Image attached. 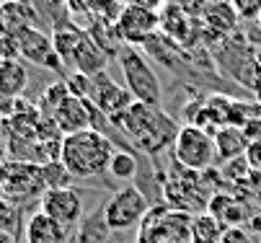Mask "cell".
<instances>
[{"label":"cell","instance_id":"cell-1","mask_svg":"<svg viewBox=\"0 0 261 243\" xmlns=\"http://www.w3.org/2000/svg\"><path fill=\"white\" fill-rule=\"evenodd\" d=\"M114 124L124 129L127 137H132L135 145L147 155H161L166 148H173V140L181 129L161 106L140 101H135Z\"/></svg>","mask_w":261,"mask_h":243},{"label":"cell","instance_id":"cell-2","mask_svg":"<svg viewBox=\"0 0 261 243\" xmlns=\"http://www.w3.org/2000/svg\"><path fill=\"white\" fill-rule=\"evenodd\" d=\"M114 143L98 129H83L62 137L60 160L72 179H96L109 173V160L114 155Z\"/></svg>","mask_w":261,"mask_h":243},{"label":"cell","instance_id":"cell-3","mask_svg":"<svg viewBox=\"0 0 261 243\" xmlns=\"http://www.w3.org/2000/svg\"><path fill=\"white\" fill-rule=\"evenodd\" d=\"M119 67H122V75L127 83V91L132 93L135 101L140 103H153V106H161V80L153 70L150 60H147L142 47H132L124 44L119 49Z\"/></svg>","mask_w":261,"mask_h":243},{"label":"cell","instance_id":"cell-4","mask_svg":"<svg viewBox=\"0 0 261 243\" xmlns=\"http://www.w3.org/2000/svg\"><path fill=\"white\" fill-rule=\"evenodd\" d=\"M171 155L181 168L194 171V173H204L217 160L215 134H210L199 124H184L176 134V140H173Z\"/></svg>","mask_w":261,"mask_h":243},{"label":"cell","instance_id":"cell-5","mask_svg":"<svg viewBox=\"0 0 261 243\" xmlns=\"http://www.w3.org/2000/svg\"><path fill=\"white\" fill-rule=\"evenodd\" d=\"M101 212H103V223L111 233H124L129 228H137L145 220V215L150 212V202H147V197L135 184H127V186L117 189L114 194H109Z\"/></svg>","mask_w":261,"mask_h":243},{"label":"cell","instance_id":"cell-6","mask_svg":"<svg viewBox=\"0 0 261 243\" xmlns=\"http://www.w3.org/2000/svg\"><path fill=\"white\" fill-rule=\"evenodd\" d=\"M44 192H47V184H44V173L39 163L11 158L0 168V194L6 199L21 204L29 199H42Z\"/></svg>","mask_w":261,"mask_h":243},{"label":"cell","instance_id":"cell-7","mask_svg":"<svg viewBox=\"0 0 261 243\" xmlns=\"http://www.w3.org/2000/svg\"><path fill=\"white\" fill-rule=\"evenodd\" d=\"M158 29H161V13L137 3H127L114 23L119 42L132 47H145L158 34Z\"/></svg>","mask_w":261,"mask_h":243},{"label":"cell","instance_id":"cell-8","mask_svg":"<svg viewBox=\"0 0 261 243\" xmlns=\"http://www.w3.org/2000/svg\"><path fill=\"white\" fill-rule=\"evenodd\" d=\"M13 37H16V44H18V57H23L26 62H31L36 67H47V70H62L65 67L60 55L55 52L52 34H44L39 26L21 29Z\"/></svg>","mask_w":261,"mask_h":243},{"label":"cell","instance_id":"cell-9","mask_svg":"<svg viewBox=\"0 0 261 243\" xmlns=\"http://www.w3.org/2000/svg\"><path fill=\"white\" fill-rule=\"evenodd\" d=\"M39 210L49 215L62 228L72 230L83 220V197L78 189L65 186V189H47L39 199Z\"/></svg>","mask_w":261,"mask_h":243},{"label":"cell","instance_id":"cell-10","mask_svg":"<svg viewBox=\"0 0 261 243\" xmlns=\"http://www.w3.org/2000/svg\"><path fill=\"white\" fill-rule=\"evenodd\" d=\"M88 101L109 117V122H117V119L132 106V103H135L132 93H129L127 88H122L119 83L111 80V78L106 75V70L91 78V96H88Z\"/></svg>","mask_w":261,"mask_h":243},{"label":"cell","instance_id":"cell-11","mask_svg":"<svg viewBox=\"0 0 261 243\" xmlns=\"http://www.w3.org/2000/svg\"><path fill=\"white\" fill-rule=\"evenodd\" d=\"M57 129L62 134H75L83 129H93V117H91V101L88 98H78V96H67L57 112L52 114Z\"/></svg>","mask_w":261,"mask_h":243},{"label":"cell","instance_id":"cell-12","mask_svg":"<svg viewBox=\"0 0 261 243\" xmlns=\"http://www.w3.org/2000/svg\"><path fill=\"white\" fill-rule=\"evenodd\" d=\"M222 228H243L246 220H251V210L241 197L233 194H212L207 199V210Z\"/></svg>","mask_w":261,"mask_h":243},{"label":"cell","instance_id":"cell-13","mask_svg":"<svg viewBox=\"0 0 261 243\" xmlns=\"http://www.w3.org/2000/svg\"><path fill=\"white\" fill-rule=\"evenodd\" d=\"M26 243H67L70 230L62 228L60 223H55L49 215H44L42 210H36L23 228Z\"/></svg>","mask_w":261,"mask_h":243},{"label":"cell","instance_id":"cell-14","mask_svg":"<svg viewBox=\"0 0 261 243\" xmlns=\"http://www.w3.org/2000/svg\"><path fill=\"white\" fill-rule=\"evenodd\" d=\"M29 86V70L26 65L16 57V60H0V101H16L23 96Z\"/></svg>","mask_w":261,"mask_h":243},{"label":"cell","instance_id":"cell-15","mask_svg":"<svg viewBox=\"0 0 261 243\" xmlns=\"http://www.w3.org/2000/svg\"><path fill=\"white\" fill-rule=\"evenodd\" d=\"M39 26V13L26 0H3L0 6V29L6 34H18L21 29Z\"/></svg>","mask_w":261,"mask_h":243},{"label":"cell","instance_id":"cell-16","mask_svg":"<svg viewBox=\"0 0 261 243\" xmlns=\"http://www.w3.org/2000/svg\"><path fill=\"white\" fill-rule=\"evenodd\" d=\"M248 143H251V137L246 134L243 127L225 124V127H217L215 129V148H217V158L222 163L233 160V158H241L246 153Z\"/></svg>","mask_w":261,"mask_h":243},{"label":"cell","instance_id":"cell-17","mask_svg":"<svg viewBox=\"0 0 261 243\" xmlns=\"http://www.w3.org/2000/svg\"><path fill=\"white\" fill-rule=\"evenodd\" d=\"M106 60H109V52H103L88 34H86V39L81 42V47H78V52L72 55V62H70V67L75 73H83V75H98V73H103L106 70Z\"/></svg>","mask_w":261,"mask_h":243},{"label":"cell","instance_id":"cell-18","mask_svg":"<svg viewBox=\"0 0 261 243\" xmlns=\"http://www.w3.org/2000/svg\"><path fill=\"white\" fill-rule=\"evenodd\" d=\"M86 39V31H81L78 26L72 23H57L55 31H52V44H55V52L60 55L62 65L67 67L72 62V55L78 52L81 42Z\"/></svg>","mask_w":261,"mask_h":243},{"label":"cell","instance_id":"cell-19","mask_svg":"<svg viewBox=\"0 0 261 243\" xmlns=\"http://www.w3.org/2000/svg\"><path fill=\"white\" fill-rule=\"evenodd\" d=\"M222 228L210 212H197L192 218V243H220Z\"/></svg>","mask_w":261,"mask_h":243},{"label":"cell","instance_id":"cell-20","mask_svg":"<svg viewBox=\"0 0 261 243\" xmlns=\"http://www.w3.org/2000/svg\"><path fill=\"white\" fill-rule=\"evenodd\" d=\"M161 31L173 42H184L186 31H189V16L181 11V6H171L166 8V13H161Z\"/></svg>","mask_w":261,"mask_h":243},{"label":"cell","instance_id":"cell-21","mask_svg":"<svg viewBox=\"0 0 261 243\" xmlns=\"http://www.w3.org/2000/svg\"><path fill=\"white\" fill-rule=\"evenodd\" d=\"M204 23L207 26H215V31H233L236 29V11L228 0H220V3H210L207 11H204Z\"/></svg>","mask_w":261,"mask_h":243},{"label":"cell","instance_id":"cell-22","mask_svg":"<svg viewBox=\"0 0 261 243\" xmlns=\"http://www.w3.org/2000/svg\"><path fill=\"white\" fill-rule=\"evenodd\" d=\"M109 176L132 184V179L137 176V158L129 150H114V155L109 160Z\"/></svg>","mask_w":261,"mask_h":243},{"label":"cell","instance_id":"cell-23","mask_svg":"<svg viewBox=\"0 0 261 243\" xmlns=\"http://www.w3.org/2000/svg\"><path fill=\"white\" fill-rule=\"evenodd\" d=\"M67 96H72V93H70V88H67L65 80H57V83L47 86L44 93H42V98H39V112H42L44 117H52V114L57 112V106H60Z\"/></svg>","mask_w":261,"mask_h":243},{"label":"cell","instance_id":"cell-24","mask_svg":"<svg viewBox=\"0 0 261 243\" xmlns=\"http://www.w3.org/2000/svg\"><path fill=\"white\" fill-rule=\"evenodd\" d=\"M21 228V204L0 197V233L16 235Z\"/></svg>","mask_w":261,"mask_h":243},{"label":"cell","instance_id":"cell-25","mask_svg":"<svg viewBox=\"0 0 261 243\" xmlns=\"http://www.w3.org/2000/svg\"><path fill=\"white\" fill-rule=\"evenodd\" d=\"M42 173H44V184L47 189H65L70 186L72 176H70V171L62 166V160H49L42 166Z\"/></svg>","mask_w":261,"mask_h":243},{"label":"cell","instance_id":"cell-26","mask_svg":"<svg viewBox=\"0 0 261 243\" xmlns=\"http://www.w3.org/2000/svg\"><path fill=\"white\" fill-rule=\"evenodd\" d=\"M228 3L241 21H258L261 16V0H228Z\"/></svg>","mask_w":261,"mask_h":243},{"label":"cell","instance_id":"cell-27","mask_svg":"<svg viewBox=\"0 0 261 243\" xmlns=\"http://www.w3.org/2000/svg\"><path fill=\"white\" fill-rule=\"evenodd\" d=\"M243 158H246V163L251 166V171L261 176V137H253V140L248 143Z\"/></svg>","mask_w":261,"mask_h":243},{"label":"cell","instance_id":"cell-28","mask_svg":"<svg viewBox=\"0 0 261 243\" xmlns=\"http://www.w3.org/2000/svg\"><path fill=\"white\" fill-rule=\"evenodd\" d=\"M18 57V44L13 34H0V60H16Z\"/></svg>","mask_w":261,"mask_h":243},{"label":"cell","instance_id":"cell-29","mask_svg":"<svg viewBox=\"0 0 261 243\" xmlns=\"http://www.w3.org/2000/svg\"><path fill=\"white\" fill-rule=\"evenodd\" d=\"M220 243H253L246 228H225L222 230Z\"/></svg>","mask_w":261,"mask_h":243},{"label":"cell","instance_id":"cell-30","mask_svg":"<svg viewBox=\"0 0 261 243\" xmlns=\"http://www.w3.org/2000/svg\"><path fill=\"white\" fill-rule=\"evenodd\" d=\"M251 230L261 238V212H256V215H251Z\"/></svg>","mask_w":261,"mask_h":243},{"label":"cell","instance_id":"cell-31","mask_svg":"<svg viewBox=\"0 0 261 243\" xmlns=\"http://www.w3.org/2000/svg\"><path fill=\"white\" fill-rule=\"evenodd\" d=\"M8 160H11V158H8V148H6L3 143H0V168H3Z\"/></svg>","mask_w":261,"mask_h":243},{"label":"cell","instance_id":"cell-32","mask_svg":"<svg viewBox=\"0 0 261 243\" xmlns=\"http://www.w3.org/2000/svg\"><path fill=\"white\" fill-rule=\"evenodd\" d=\"M0 243H18V238L11 233H0Z\"/></svg>","mask_w":261,"mask_h":243},{"label":"cell","instance_id":"cell-33","mask_svg":"<svg viewBox=\"0 0 261 243\" xmlns=\"http://www.w3.org/2000/svg\"><path fill=\"white\" fill-rule=\"evenodd\" d=\"M3 124H6V112L0 109V127H3Z\"/></svg>","mask_w":261,"mask_h":243},{"label":"cell","instance_id":"cell-34","mask_svg":"<svg viewBox=\"0 0 261 243\" xmlns=\"http://www.w3.org/2000/svg\"><path fill=\"white\" fill-rule=\"evenodd\" d=\"M207 3H220V0H207Z\"/></svg>","mask_w":261,"mask_h":243},{"label":"cell","instance_id":"cell-35","mask_svg":"<svg viewBox=\"0 0 261 243\" xmlns=\"http://www.w3.org/2000/svg\"><path fill=\"white\" fill-rule=\"evenodd\" d=\"M258 29H261V16H258Z\"/></svg>","mask_w":261,"mask_h":243},{"label":"cell","instance_id":"cell-36","mask_svg":"<svg viewBox=\"0 0 261 243\" xmlns=\"http://www.w3.org/2000/svg\"><path fill=\"white\" fill-rule=\"evenodd\" d=\"M0 6H3V0H0Z\"/></svg>","mask_w":261,"mask_h":243},{"label":"cell","instance_id":"cell-37","mask_svg":"<svg viewBox=\"0 0 261 243\" xmlns=\"http://www.w3.org/2000/svg\"><path fill=\"white\" fill-rule=\"evenodd\" d=\"M258 243H261V238H258Z\"/></svg>","mask_w":261,"mask_h":243},{"label":"cell","instance_id":"cell-38","mask_svg":"<svg viewBox=\"0 0 261 243\" xmlns=\"http://www.w3.org/2000/svg\"><path fill=\"white\" fill-rule=\"evenodd\" d=\"M0 197H3V194H0Z\"/></svg>","mask_w":261,"mask_h":243}]
</instances>
